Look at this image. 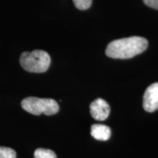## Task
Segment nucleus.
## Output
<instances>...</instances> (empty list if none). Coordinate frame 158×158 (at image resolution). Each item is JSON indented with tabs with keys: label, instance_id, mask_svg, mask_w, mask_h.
Returning a JSON list of instances; mask_svg holds the SVG:
<instances>
[{
	"label": "nucleus",
	"instance_id": "obj_8",
	"mask_svg": "<svg viewBox=\"0 0 158 158\" xmlns=\"http://www.w3.org/2000/svg\"><path fill=\"white\" fill-rule=\"evenodd\" d=\"M0 158H16V152L11 148L0 147Z\"/></svg>",
	"mask_w": 158,
	"mask_h": 158
},
{
	"label": "nucleus",
	"instance_id": "obj_1",
	"mask_svg": "<svg viewBox=\"0 0 158 158\" xmlns=\"http://www.w3.org/2000/svg\"><path fill=\"white\" fill-rule=\"evenodd\" d=\"M148 47L147 39L134 36L112 41L108 45L106 54L113 59H130L141 54Z\"/></svg>",
	"mask_w": 158,
	"mask_h": 158
},
{
	"label": "nucleus",
	"instance_id": "obj_7",
	"mask_svg": "<svg viewBox=\"0 0 158 158\" xmlns=\"http://www.w3.org/2000/svg\"><path fill=\"white\" fill-rule=\"evenodd\" d=\"M35 158H56V155L54 151L51 149L38 148L34 153Z\"/></svg>",
	"mask_w": 158,
	"mask_h": 158
},
{
	"label": "nucleus",
	"instance_id": "obj_4",
	"mask_svg": "<svg viewBox=\"0 0 158 158\" xmlns=\"http://www.w3.org/2000/svg\"><path fill=\"white\" fill-rule=\"evenodd\" d=\"M143 106L147 112L158 109V82L151 84L146 89L143 98Z\"/></svg>",
	"mask_w": 158,
	"mask_h": 158
},
{
	"label": "nucleus",
	"instance_id": "obj_6",
	"mask_svg": "<svg viewBox=\"0 0 158 158\" xmlns=\"http://www.w3.org/2000/svg\"><path fill=\"white\" fill-rule=\"evenodd\" d=\"M111 130L104 124H94L91 127V135L98 141H107L110 137Z\"/></svg>",
	"mask_w": 158,
	"mask_h": 158
},
{
	"label": "nucleus",
	"instance_id": "obj_2",
	"mask_svg": "<svg viewBox=\"0 0 158 158\" xmlns=\"http://www.w3.org/2000/svg\"><path fill=\"white\" fill-rule=\"evenodd\" d=\"M20 64L29 73H41L48 70L51 64L49 54L43 50H35L31 52L25 51L19 59Z\"/></svg>",
	"mask_w": 158,
	"mask_h": 158
},
{
	"label": "nucleus",
	"instance_id": "obj_9",
	"mask_svg": "<svg viewBox=\"0 0 158 158\" xmlns=\"http://www.w3.org/2000/svg\"><path fill=\"white\" fill-rule=\"evenodd\" d=\"M92 0H73V3L77 8L81 10H87L92 5Z\"/></svg>",
	"mask_w": 158,
	"mask_h": 158
},
{
	"label": "nucleus",
	"instance_id": "obj_10",
	"mask_svg": "<svg viewBox=\"0 0 158 158\" xmlns=\"http://www.w3.org/2000/svg\"><path fill=\"white\" fill-rule=\"evenodd\" d=\"M143 1L149 7L158 10V0H143Z\"/></svg>",
	"mask_w": 158,
	"mask_h": 158
},
{
	"label": "nucleus",
	"instance_id": "obj_3",
	"mask_svg": "<svg viewBox=\"0 0 158 158\" xmlns=\"http://www.w3.org/2000/svg\"><path fill=\"white\" fill-rule=\"evenodd\" d=\"M21 107L23 110L34 115L44 114L51 116L56 114L59 110V106L56 100L48 98H38L29 97L21 101Z\"/></svg>",
	"mask_w": 158,
	"mask_h": 158
},
{
	"label": "nucleus",
	"instance_id": "obj_5",
	"mask_svg": "<svg viewBox=\"0 0 158 158\" xmlns=\"http://www.w3.org/2000/svg\"><path fill=\"white\" fill-rule=\"evenodd\" d=\"M110 106L106 100L101 98L96 99L90 105V114L94 119L103 121L108 117Z\"/></svg>",
	"mask_w": 158,
	"mask_h": 158
}]
</instances>
